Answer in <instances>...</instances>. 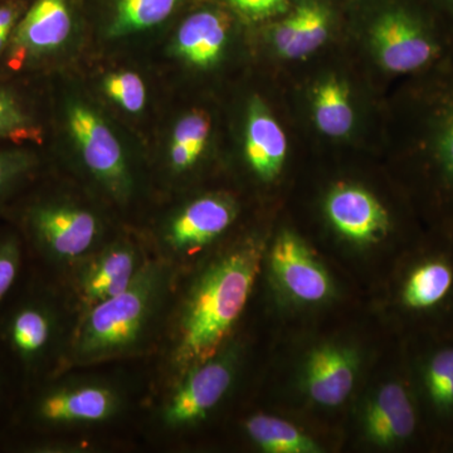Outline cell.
<instances>
[{
  "label": "cell",
  "instance_id": "1",
  "mask_svg": "<svg viewBox=\"0 0 453 453\" xmlns=\"http://www.w3.org/2000/svg\"><path fill=\"white\" fill-rule=\"evenodd\" d=\"M264 246L249 240L211 259L193 279L175 320L170 365L178 375L225 347L262 267Z\"/></svg>",
  "mask_w": 453,
  "mask_h": 453
},
{
  "label": "cell",
  "instance_id": "2",
  "mask_svg": "<svg viewBox=\"0 0 453 453\" xmlns=\"http://www.w3.org/2000/svg\"><path fill=\"white\" fill-rule=\"evenodd\" d=\"M411 88V186L429 229L453 234V50Z\"/></svg>",
  "mask_w": 453,
  "mask_h": 453
},
{
  "label": "cell",
  "instance_id": "3",
  "mask_svg": "<svg viewBox=\"0 0 453 453\" xmlns=\"http://www.w3.org/2000/svg\"><path fill=\"white\" fill-rule=\"evenodd\" d=\"M174 282L166 259H146L133 282L120 294L79 316L68 349V362L85 365L130 356L153 333Z\"/></svg>",
  "mask_w": 453,
  "mask_h": 453
},
{
  "label": "cell",
  "instance_id": "4",
  "mask_svg": "<svg viewBox=\"0 0 453 453\" xmlns=\"http://www.w3.org/2000/svg\"><path fill=\"white\" fill-rule=\"evenodd\" d=\"M388 305L404 338L453 333V234L429 229L396 258Z\"/></svg>",
  "mask_w": 453,
  "mask_h": 453
},
{
  "label": "cell",
  "instance_id": "5",
  "mask_svg": "<svg viewBox=\"0 0 453 453\" xmlns=\"http://www.w3.org/2000/svg\"><path fill=\"white\" fill-rule=\"evenodd\" d=\"M452 28L427 0H378L368 17L366 40L387 73L417 77L449 55Z\"/></svg>",
  "mask_w": 453,
  "mask_h": 453
},
{
  "label": "cell",
  "instance_id": "6",
  "mask_svg": "<svg viewBox=\"0 0 453 453\" xmlns=\"http://www.w3.org/2000/svg\"><path fill=\"white\" fill-rule=\"evenodd\" d=\"M3 216L22 235L28 257L47 267H74L101 247L103 223L80 205L23 193Z\"/></svg>",
  "mask_w": 453,
  "mask_h": 453
},
{
  "label": "cell",
  "instance_id": "7",
  "mask_svg": "<svg viewBox=\"0 0 453 453\" xmlns=\"http://www.w3.org/2000/svg\"><path fill=\"white\" fill-rule=\"evenodd\" d=\"M62 339V312L55 294L28 276L0 314V349L26 387L50 377Z\"/></svg>",
  "mask_w": 453,
  "mask_h": 453
},
{
  "label": "cell",
  "instance_id": "8",
  "mask_svg": "<svg viewBox=\"0 0 453 453\" xmlns=\"http://www.w3.org/2000/svg\"><path fill=\"white\" fill-rule=\"evenodd\" d=\"M122 404L120 390L105 381L44 378L26 387L16 419L5 438L50 434L67 426L110 421L120 413Z\"/></svg>",
  "mask_w": 453,
  "mask_h": 453
},
{
  "label": "cell",
  "instance_id": "9",
  "mask_svg": "<svg viewBox=\"0 0 453 453\" xmlns=\"http://www.w3.org/2000/svg\"><path fill=\"white\" fill-rule=\"evenodd\" d=\"M403 356L429 449H453V333L408 336Z\"/></svg>",
  "mask_w": 453,
  "mask_h": 453
},
{
  "label": "cell",
  "instance_id": "10",
  "mask_svg": "<svg viewBox=\"0 0 453 453\" xmlns=\"http://www.w3.org/2000/svg\"><path fill=\"white\" fill-rule=\"evenodd\" d=\"M359 423L363 438L378 449H429L404 356L401 369L366 396Z\"/></svg>",
  "mask_w": 453,
  "mask_h": 453
},
{
  "label": "cell",
  "instance_id": "11",
  "mask_svg": "<svg viewBox=\"0 0 453 453\" xmlns=\"http://www.w3.org/2000/svg\"><path fill=\"white\" fill-rule=\"evenodd\" d=\"M237 371V350L226 344L213 357L181 372L163 405V425L179 431L204 421L228 395Z\"/></svg>",
  "mask_w": 453,
  "mask_h": 453
},
{
  "label": "cell",
  "instance_id": "12",
  "mask_svg": "<svg viewBox=\"0 0 453 453\" xmlns=\"http://www.w3.org/2000/svg\"><path fill=\"white\" fill-rule=\"evenodd\" d=\"M77 0H29L2 64L0 74L18 76L61 49L76 22Z\"/></svg>",
  "mask_w": 453,
  "mask_h": 453
},
{
  "label": "cell",
  "instance_id": "13",
  "mask_svg": "<svg viewBox=\"0 0 453 453\" xmlns=\"http://www.w3.org/2000/svg\"><path fill=\"white\" fill-rule=\"evenodd\" d=\"M71 136L91 177L118 202L133 195L134 178L124 149L106 121L82 103L65 111Z\"/></svg>",
  "mask_w": 453,
  "mask_h": 453
},
{
  "label": "cell",
  "instance_id": "14",
  "mask_svg": "<svg viewBox=\"0 0 453 453\" xmlns=\"http://www.w3.org/2000/svg\"><path fill=\"white\" fill-rule=\"evenodd\" d=\"M324 214L334 234L360 251L393 242L398 234L389 208L360 184L344 181L332 188L324 199Z\"/></svg>",
  "mask_w": 453,
  "mask_h": 453
},
{
  "label": "cell",
  "instance_id": "15",
  "mask_svg": "<svg viewBox=\"0 0 453 453\" xmlns=\"http://www.w3.org/2000/svg\"><path fill=\"white\" fill-rule=\"evenodd\" d=\"M277 290L300 308H315L333 299L334 282L321 259L294 232L277 235L267 255Z\"/></svg>",
  "mask_w": 453,
  "mask_h": 453
},
{
  "label": "cell",
  "instance_id": "16",
  "mask_svg": "<svg viewBox=\"0 0 453 453\" xmlns=\"http://www.w3.org/2000/svg\"><path fill=\"white\" fill-rule=\"evenodd\" d=\"M146 259L127 240L101 246L74 266L73 288L80 314L120 294L135 280Z\"/></svg>",
  "mask_w": 453,
  "mask_h": 453
},
{
  "label": "cell",
  "instance_id": "17",
  "mask_svg": "<svg viewBox=\"0 0 453 453\" xmlns=\"http://www.w3.org/2000/svg\"><path fill=\"white\" fill-rule=\"evenodd\" d=\"M357 375L356 349L342 342H323L306 354L301 366V390L316 407L336 410L353 395Z\"/></svg>",
  "mask_w": 453,
  "mask_h": 453
},
{
  "label": "cell",
  "instance_id": "18",
  "mask_svg": "<svg viewBox=\"0 0 453 453\" xmlns=\"http://www.w3.org/2000/svg\"><path fill=\"white\" fill-rule=\"evenodd\" d=\"M335 22L333 0H294L268 27L267 40L277 56L301 61L329 41Z\"/></svg>",
  "mask_w": 453,
  "mask_h": 453
},
{
  "label": "cell",
  "instance_id": "19",
  "mask_svg": "<svg viewBox=\"0 0 453 453\" xmlns=\"http://www.w3.org/2000/svg\"><path fill=\"white\" fill-rule=\"evenodd\" d=\"M237 217V205L225 195L193 199L170 219L163 240L170 252L192 256L225 234Z\"/></svg>",
  "mask_w": 453,
  "mask_h": 453
},
{
  "label": "cell",
  "instance_id": "20",
  "mask_svg": "<svg viewBox=\"0 0 453 453\" xmlns=\"http://www.w3.org/2000/svg\"><path fill=\"white\" fill-rule=\"evenodd\" d=\"M234 18L222 0L190 8L175 31L173 52L195 67H211L225 53Z\"/></svg>",
  "mask_w": 453,
  "mask_h": 453
},
{
  "label": "cell",
  "instance_id": "21",
  "mask_svg": "<svg viewBox=\"0 0 453 453\" xmlns=\"http://www.w3.org/2000/svg\"><path fill=\"white\" fill-rule=\"evenodd\" d=\"M288 138L261 98H252L247 110L244 155L253 174L262 181L279 177L288 157Z\"/></svg>",
  "mask_w": 453,
  "mask_h": 453
},
{
  "label": "cell",
  "instance_id": "22",
  "mask_svg": "<svg viewBox=\"0 0 453 453\" xmlns=\"http://www.w3.org/2000/svg\"><path fill=\"white\" fill-rule=\"evenodd\" d=\"M109 38H122L165 25L192 0H95Z\"/></svg>",
  "mask_w": 453,
  "mask_h": 453
},
{
  "label": "cell",
  "instance_id": "23",
  "mask_svg": "<svg viewBox=\"0 0 453 453\" xmlns=\"http://www.w3.org/2000/svg\"><path fill=\"white\" fill-rule=\"evenodd\" d=\"M312 119L325 136L347 138L356 125V110L348 83L338 76H326L316 82L311 92Z\"/></svg>",
  "mask_w": 453,
  "mask_h": 453
},
{
  "label": "cell",
  "instance_id": "24",
  "mask_svg": "<svg viewBox=\"0 0 453 453\" xmlns=\"http://www.w3.org/2000/svg\"><path fill=\"white\" fill-rule=\"evenodd\" d=\"M12 80L13 76L0 74V140L16 145L41 144L44 133L40 118Z\"/></svg>",
  "mask_w": 453,
  "mask_h": 453
},
{
  "label": "cell",
  "instance_id": "25",
  "mask_svg": "<svg viewBox=\"0 0 453 453\" xmlns=\"http://www.w3.org/2000/svg\"><path fill=\"white\" fill-rule=\"evenodd\" d=\"M244 432L250 441L261 451L267 453H318L323 447L315 438L305 434L294 423L273 416L258 413L244 422Z\"/></svg>",
  "mask_w": 453,
  "mask_h": 453
},
{
  "label": "cell",
  "instance_id": "26",
  "mask_svg": "<svg viewBox=\"0 0 453 453\" xmlns=\"http://www.w3.org/2000/svg\"><path fill=\"white\" fill-rule=\"evenodd\" d=\"M41 165V155L31 145L0 149V216L35 183Z\"/></svg>",
  "mask_w": 453,
  "mask_h": 453
},
{
  "label": "cell",
  "instance_id": "27",
  "mask_svg": "<svg viewBox=\"0 0 453 453\" xmlns=\"http://www.w3.org/2000/svg\"><path fill=\"white\" fill-rule=\"evenodd\" d=\"M211 127L210 116L202 110H193L177 122L169 149L170 166L174 172H188L198 163L207 148Z\"/></svg>",
  "mask_w": 453,
  "mask_h": 453
},
{
  "label": "cell",
  "instance_id": "28",
  "mask_svg": "<svg viewBox=\"0 0 453 453\" xmlns=\"http://www.w3.org/2000/svg\"><path fill=\"white\" fill-rule=\"evenodd\" d=\"M28 259L16 226L11 222L0 226V314L28 277Z\"/></svg>",
  "mask_w": 453,
  "mask_h": 453
},
{
  "label": "cell",
  "instance_id": "29",
  "mask_svg": "<svg viewBox=\"0 0 453 453\" xmlns=\"http://www.w3.org/2000/svg\"><path fill=\"white\" fill-rule=\"evenodd\" d=\"M23 392L22 377L0 349V443L13 426Z\"/></svg>",
  "mask_w": 453,
  "mask_h": 453
},
{
  "label": "cell",
  "instance_id": "30",
  "mask_svg": "<svg viewBox=\"0 0 453 453\" xmlns=\"http://www.w3.org/2000/svg\"><path fill=\"white\" fill-rule=\"evenodd\" d=\"M104 89L107 96L115 101L125 111L138 113L146 104L145 83L133 71L110 73L104 80Z\"/></svg>",
  "mask_w": 453,
  "mask_h": 453
},
{
  "label": "cell",
  "instance_id": "31",
  "mask_svg": "<svg viewBox=\"0 0 453 453\" xmlns=\"http://www.w3.org/2000/svg\"><path fill=\"white\" fill-rule=\"evenodd\" d=\"M238 17L249 23L267 22L275 19L286 11L294 0H222Z\"/></svg>",
  "mask_w": 453,
  "mask_h": 453
},
{
  "label": "cell",
  "instance_id": "32",
  "mask_svg": "<svg viewBox=\"0 0 453 453\" xmlns=\"http://www.w3.org/2000/svg\"><path fill=\"white\" fill-rule=\"evenodd\" d=\"M29 0H0V64Z\"/></svg>",
  "mask_w": 453,
  "mask_h": 453
},
{
  "label": "cell",
  "instance_id": "33",
  "mask_svg": "<svg viewBox=\"0 0 453 453\" xmlns=\"http://www.w3.org/2000/svg\"><path fill=\"white\" fill-rule=\"evenodd\" d=\"M427 2L453 23V0H427Z\"/></svg>",
  "mask_w": 453,
  "mask_h": 453
}]
</instances>
